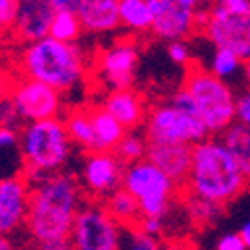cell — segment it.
<instances>
[{
  "label": "cell",
  "instance_id": "6da1fadb",
  "mask_svg": "<svg viewBox=\"0 0 250 250\" xmlns=\"http://www.w3.org/2000/svg\"><path fill=\"white\" fill-rule=\"evenodd\" d=\"M26 230L36 244L68 238L82 208V188L72 174L58 172L30 184Z\"/></svg>",
  "mask_w": 250,
  "mask_h": 250
},
{
  "label": "cell",
  "instance_id": "7a4b0ae2",
  "mask_svg": "<svg viewBox=\"0 0 250 250\" xmlns=\"http://www.w3.org/2000/svg\"><path fill=\"white\" fill-rule=\"evenodd\" d=\"M18 70L22 78L38 80L62 94L84 82L88 60L78 44H64L46 36L22 48Z\"/></svg>",
  "mask_w": 250,
  "mask_h": 250
},
{
  "label": "cell",
  "instance_id": "3957f363",
  "mask_svg": "<svg viewBox=\"0 0 250 250\" xmlns=\"http://www.w3.org/2000/svg\"><path fill=\"white\" fill-rule=\"evenodd\" d=\"M246 184L248 180L240 166L220 140H204L192 146L190 172L186 178V188L192 196L224 206L234 200Z\"/></svg>",
  "mask_w": 250,
  "mask_h": 250
},
{
  "label": "cell",
  "instance_id": "277c9868",
  "mask_svg": "<svg viewBox=\"0 0 250 250\" xmlns=\"http://www.w3.org/2000/svg\"><path fill=\"white\" fill-rule=\"evenodd\" d=\"M18 154L22 162V176L30 184L58 174L72 156V142L62 118L24 124L20 128Z\"/></svg>",
  "mask_w": 250,
  "mask_h": 250
},
{
  "label": "cell",
  "instance_id": "5b68a950",
  "mask_svg": "<svg viewBox=\"0 0 250 250\" xmlns=\"http://www.w3.org/2000/svg\"><path fill=\"white\" fill-rule=\"evenodd\" d=\"M144 136L148 144H184L196 146L204 142L208 130L202 124L188 92L180 88L170 100L158 102L144 118Z\"/></svg>",
  "mask_w": 250,
  "mask_h": 250
},
{
  "label": "cell",
  "instance_id": "8992f818",
  "mask_svg": "<svg viewBox=\"0 0 250 250\" xmlns=\"http://www.w3.org/2000/svg\"><path fill=\"white\" fill-rule=\"evenodd\" d=\"M198 110L208 134L224 132L236 120V96L224 80L212 76L204 68H188L184 86Z\"/></svg>",
  "mask_w": 250,
  "mask_h": 250
},
{
  "label": "cell",
  "instance_id": "52a82bcc",
  "mask_svg": "<svg viewBox=\"0 0 250 250\" xmlns=\"http://www.w3.org/2000/svg\"><path fill=\"white\" fill-rule=\"evenodd\" d=\"M122 188L132 194V198L138 202L142 218L164 220L172 206V198L178 186L160 168L144 158L124 166Z\"/></svg>",
  "mask_w": 250,
  "mask_h": 250
},
{
  "label": "cell",
  "instance_id": "ba28073f",
  "mask_svg": "<svg viewBox=\"0 0 250 250\" xmlns=\"http://www.w3.org/2000/svg\"><path fill=\"white\" fill-rule=\"evenodd\" d=\"M124 228L108 214L104 204L88 202L78 210L72 230V250H120Z\"/></svg>",
  "mask_w": 250,
  "mask_h": 250
},
{
  "label": "cell",
  "instance_id": "9c48e42d",
  "mask_svg": "<svg viewBox=\"0 0 250 250\" xmlns=\"http://www.w3.org/2000/svg\"><path fill=\"white\" fill-rule=\"evenodd\" d=\"M204 32L214 48L230 50L242 62H250V10L232 14L216 2L212 8H208Z\"/></svg>",
  "mask_w": 250,
  "mask_h": 250
},
{
  "label": "cell",
  "instance_id": "30bf717a",
  "mask_svg": "<svg viewBox=\"0 0 250 250\" xmlns=\"http://www.w3.org/2000/svg\"><path fill=\"white\" fill-rule=\"evenodd\" d=\"M140 60L138 44L132 38H122L104 46L96 54V76L108 92L128 90L134 84V74Z\"/></svg>",
  "mask_w": 250,
  "mask_h": 250
},
{
  "label": "cell",
  "instance_id": "8fae6325",
  "mask_svg": "<svg viewBox=\"0 0 250 250\" xmlns=\"http://www.w3.org/2000/svg\"><path fill=\"white\" fill-rule=\"evenodd\" d=\"M10 102L14 104L20 122H40L60 118L62 110V96L48 84H42L38 80L22 78L20 76L10 92Z\"/></svg>",
  "mask_w": 250,
  "mask_h": 250
},
{
  "label": "cell",
  "instance_id": "7c38bea8",
  "mask_svg": "<svg viewBox=\"0 0 250 250\" xmlns=\"http://www.w3.org/2000/svg\"><path fill=\"white\" fill-rule=\"evenodd\" d=\"M154 22L150 32L166 42H178L196 28L200 4L194 0H148Z\"/></svg>",
  "mask_w": 250,
  "mask_h": 250
},
{
  "label": "cell",
  "instance_id": "4fadbf2b",
  "mask_svg": "<svg viewBox=\"0 0 250 250\" xmlns=\"http://www.w3.org/2000/svg\"><path fill=\"white\" fill-rule=\"evenodd\" d=\"M124 164L114 152H86L80 166L82 190L92 198L106 200L112 192L122 188Z\"/></svg>",
  "mask_w": 250,
  "mask_h": 250
},
{
  "label": "cell",
  "instance_id": "5bb4252c",
  "mask_svg": "<svg viewBox=\"0 0 250 250\" xmlns=\"http://www.w3.org/2000/svg\"><path fill=\"white\" fill-rule=\"evenodd\" d=\"M30 182L22 174L0 180V234L10 236L26 226L30 206Z\"/></svg>",
  "mask_w": 250,
  "mask_h": 250
},
{
  "label": "cell",
  "instance_id": "9a60e30c",
  "mask_svg": "<svg viewBox=\"0 0 250 250\" xmlns=\"http://www.w3.org/2000/svg\"><path fill=\"white\" fill-rule=\"evenodd\" d=\"M52 16L50 0H20L10 32L24 44L38 42L48 36Z\"/></svg>",
  "mask_w": 250,
  "mask_h": 250
},
{
  "label": "cell",
  "instance_id": "2e32d148",
  "mask_svg": "<svg viewBox=\"0 0 250 250\" xmlns=\"http://www.w3.org/2000/svg\"><path fill=\"white\" fill-rule=\"evenodd\" d=\"M146 160L160 168L176 186L186 184L192 162V146L184 144H148Z\"/></svg>",
  "mask_w": 250,
  "mask_h": 250
},
{
  "label": "cell",
  "instance_id": "e0dca14e",
  "mask_svg": "<svg viewBox=\"0 0 250 250\" xmlns=\"http://www.w3.org/2000/svg\"><path fill=\"white\" fill-rule=\"evenodd\" d=\"M100 106L106 110L126 132L136 130L144 122L146 112H148L146 106H144V98L132 88L108 92L104 96Z\"/></svg>",
  "mask_w": 250,
  "mask_h": 250
},
{
  "label": "cell",
  "instance_id": "ac0fdd59",
  "mask_svg": "<svg viewBox=\"0 0 250 250\" xmlns=\"http://www.w3.org/2000/svg\"><path fill=\"white\" fill-rule=\"evenodd\" d=\"M76 16L90 34H110L120 26L118 0H78Z\"/></svg>",
  "mask_w": 250,
  "mask_h": 250
},
{
  "label": "cell",
  "instance_id": "d6986e66",
  "mask_svg": "<svg viewBox=\"0 0 250 250\" xmlns=\"http://www.w3.org/2000/svg\"><path fill=\"white\" fill-rule=\"evenodd\" d=\"M92 128H94V140H96V152H114L120 144L122 136L126 134L120 124L104 110L100 104L98 106L88 108Z\"/></svg>",
  "mask_w": 250,
  "mask_h": 250
},
{
  "label": "cell",
  "instance_id": "ffe728a7",
  "mask_svg": "<svg viewBox=\"0 0 250 250\" xmlns=\"http://www.w3.org/2000/svg\"><path fill=\"white\" fill-rule=\"evenodd\" d=\"M66 134L72 142V146L84 148L86 152H96V140H94V128L88 108H72L62 118Z\"/></svg>",
  "mask_w": 250,
  "mask_h": 250
},
{
  "label": "cell",
  "instance_id": "44dd1931",
  "mask_svg": "<svg viewBox=\"0 0 250 250\" xmlns=\"http://www.w3.org/2000/svg\"><path fill=\"white\" fill-rule=\"evenodd\" d=\"M120 26L128 32H148L154 22V14L148 0H118Z\"/></svg>",
  "mask_w": 250,
  "mask_h": 250
},
{
  "label": "cell",
  "instance_id": "7402d4cb",
  "mask_svg": "<svg viewBox=\"0 0 250 250\" xmlns=\"http://www.w3.org/2000/svg\"><path fill=\"white\" fill-rule=\"evenodd\" d=\"M220 142L224 144L226 150L232 154V158L240 166L244 178L250 180V130L244 128L242 124L234 122L232 126H228L222 132Z\"/></svg>",
  "mask_w": 250,
  "mask_h": 250
},
{
  "label": "cell",
  "instance_id": "603a6c76",
  "mask_svg": "<svg viewBox=\"0 0 250 250\" xmlns=\"http://www.w3.org/2000/svg\"><path fill=\"white\" fill-rule=\"evenodd\" d=\"M104 208L108 210V214L126 230V228H134L140 222V208L138 202L132 198V194H128L124 188H118L116 192H112L106 202H104Z\"/></svg>",
  "mask_w": 250,
  "mask_h": 250
},
{
  "label": "cell",
  "instance_id": "cb8c5ba5",
  "mask_svg": "<svg viewBox=\"0 0 250 250\" xmlns=\"http://www.w3.org/2000/svg\"><path fill=\"white\" fill-rule=\"evenodd\" d=\"M80 34H82V26H80V20L74 10L54 12L50 30H48V38L64 42V44H76Z\"/></svg>",
  "mask_w": 250,
  "mask_h": 250
},
{
  "label": "cell",
  "instance_id": "d4e9b609",
  "mask_svg": "<svg viewBox=\"0 0 250 250\" xmlns=\"http://www.w3.org/2000/svg\"><path fill=\"white\" fill-rule=\"evenodd\" d=\"M146 150H148V140L144 134L132 130V132H126L122 136L120 144L116 146L114 154L120 158V162L124 166L128 164H134L138 160H144L146 158Z\"/></svg>",
  "mask_w": 250,
  "mask_h": 250
},
{
  "label": "cell",
  "instance_id": "484cf974",
  "mask_svg": "<svg viewBox=\"0 0 250 250\" xmlns=\"http://www.w3.org/2000/svg\"><path fill=\"white\" fill-rule=\"evenodd\" d=\"M186 210H188V216L194 224L206 226V224H212L222 214V206L190 194L188 200H186Z\"/></svg>",
  "mask_w": 250,
  "mask_h": 250
},
{
  "label": "cell",
  "instance_id": "4316f807",
  "mask_svg": "<svg viewBox=\"0 0 250 250\" xmlns=\"http://www.w3.org/2000/svg\"><path fill=\"white\" fill-rule=\"evenodd\" d=\"M242 66V60L232 54L230 50H222V48H216L212 58H210V72L212 76L220 78V80H228V78H232Z\"/></svg>",
  "mask_w": 250,
  "mask_h": 250
},
{
  "label": "cell",
  "instance_id": "83f0119b",
  "mask_svg": "<svg viewBox=\"0 0 250 250\" xmlns=\"http://www.w3.org/2000/svg\"><path fill=\"white\" fill-rule=\"evenodd\" d=\"M120 250H162L158 238L144 234L138 226L126 228L122 236V246Z\"/></svg>",
  "mask_w": 250,
  "mask_h": 250
},
{
  "label": "cell",
  "instance_id": "f1b7e54d",
  "mask_svg": "<svg viewBox=\"0 0 250 250\" xmlns=\"http://www.w3.org/2000/svg\"><path fill=\"white\" fill-rule=\"evenodd\" d=\"M18 142H20V130L0 126V152L4 154L18 152Z\"/></svg>",
  "mask_w": 250,
  "mask_h": 250
},
{
  "label": "cell",
  "instance_id": "f546056e",
  "mask_svg": "<svg viewBox=\"0 0 250 250\" xmlns=\"http://www.w3.org/2000/svg\"><path fill=\"white\" fill-rule=\"evenodd\" d=\"M16 6H18L16 0H0V36L12 28Z\"/></svg>",
  "mask_w": 250,
  "mask_h": 250
},
{
  "label": "cell",
  "instance_id": "4dcf8cb0",
  "mask_svg": "<svg viewBox=\"0 0 250 250\" xmlns=\"http://www.w3.org/2000/svg\"><path fill=\"white\" fill-rule=\"evenodd\" d=\"M166 52H168V58L174 62V64L186 66V64L190 62V48H188V44H186L184 40H178V42H170L168 48H166Z\"/></svg>",
  "mask_w": 250,
  "mask_h": 250
},
{
  "label": "cell",
  "instance_id": "1f68e13d",
  "mask_svg": "<svg viewBox=\"0 0 250 250\" xmlns=\"http://www.w3.org/2000/svg\"><path fill=\"white\" fill-rule=\"evenodd\" d=\"M18 124H20V118L16 114V108H14V104L10 102V98L4 100V102H0V126L18 130Z\"/></svg>",
  "mask_w": 250,
  "mask_h": 250
},
{
  "label": "cell",
  "instance_id": "d6a6232c",
  "mask_svg": "<svg viewBox=\"0 0 250 250\" xmlns=\"http://www.w3.org/2000/svg\"><path fill=\"white\" fill-rule=\"evenodd\" d=\"M236 120L250 130V90L236 98Z\"/></svg>",
  "mask_w": 250,
  "mask_h": 250
},
{
  "label": "cell",
  "instance_id": "836d02e7",
  "mask_svg": "<svg viewBox=\"0 0 250 250\" xmlns=\"http://www.w3.org/2000/svg\"><path fill=\"white\" fill-rule=\"evenodd\" d=\"M14 74L8 70V66L4 62H0V102H4L10 98V92H12V86H14Z\"/></svg>",
  "mask_w": 250,
  "mask_h": 250
},
{
  "label": "cell",
  "instance_id": "e575fe53",
  "mask_svg": "<svg viewBox=\"0 0 250 250\" xmlns=\"http://www.w3.org/2000/svg\"><path fill=\"white\" fill-rule=\"evenodd\" d=\"M216 250H248V248L244 246V242L238 236V232H228V234L218 238Z\"/></svg>",
  "mask_w": 250,
  "mask_h": 250
},
{
  "label": "cell",
  "instance_id": "d590c367",
  "mask_svg": "<svg viewBox=\"0 0 250 250\" xmlns=\"http://www.w3.org/2000/svg\"><path fill=\"white\" fill-rule=\"evenodd\" d=\"M138 228H140L144 234L156 238V236L164 230V220H160V218H140Z\"/></svg>",
  "mask_w": 250,
  "mask_h": 250
},
{
  "label": "cell",
  "instance_id": "8d00e7d4",
  "mask_svg": "<svg viewBox=\"0 0 250 250\" xmlns=\"http://www.w3.org/2000/svg\"><path fill=\"white\" fill-rule=\"evenodd\" d=\"M220 6L226 12H232V14H242L250 10V0H220Z\"/></svg>",
  "mask_w": 250,
  "mask_h": 250
},
{
  "label": "cell",
  "instance_id": "74e56055",
  "mask_svg": "<svg viewBox=\"0 0 250 250\" xmlns=\"http://www.w3.org/2000/svg\"><path fill=\"white\" fill-rule=\"evenodd\" d=\"M36 250H72V244L68 238H62V240H50V242L36 244Z\"/></svg>",
  "mask_w": 250,
  "mask_h": 250
},
{
  "label": "cell",
  "instance_id": "f35d334b",
  "mask_svg": "<svg viewBox=\"0 0 250 250\" xmlns=\"http://www.w3.org/2000/svg\"><path fill=\"white\" fill-rule=\"evenodd\" d=\"M12 156H14V154H4V152H0V180L6 178V176H12V174L8 172V170L14 168Z\"/></svg>",
  "mask_w": 250,
  "mask_h": 250
},
{
  "label": "cell",
  "instance_id": "ab89813d",
  "mask_svg": "<svg viewBox=\"0 0 250 250\" xmlns=\"http://www.w3.org/2000/svg\"><path fill=\"white\" fill-rule=\"evenodd\" d=\"M238 236L242 238L244 246L250 250V222H244V224H242V228L238 230Z\"/></svg>",
  "mask_w": 250,
  "mask_h": 250
},
{
  "label": "cell",
  "instance_id": "60d3db41",
  "mask_svg": "<svg viewBox=\"0 0 250 250\" xmlns=\"http://www.w3.org/2000/svg\"><path fill=\"white\" fill-rule=\"evenodd\" d=\"M0 250H14L10 238H6V236H2V234H0Z\"/></svg>",
  "mask_w": 250,
  "mask_h": 250
},
{
  "label": "cell",
  "instance_id": "b9f144b4",
  "mask_svg": "<svg viewBox=\"0 0 250 250\" xmlns=\"http://www.w3.org/2000/svg\"><path fill=\"white\" fill-rule=\"evenodd\" d=\"M162 250H188V248L182 246V244H178V242H172V244H166V246H162Z\"/></svg>",
  "mask_w": 250,
  "mask_h": 250
},
{
  "label": "cell",
  "instance_id": "7bdbcfd3",
  "mask_svg": "<svg viewBox=\"0 0 250 250\" xmlns=\"http://www.w3.org/2000/svg\"><path fill=\"white\" fill-rule=\"evenodd\" d=\"M244 80H246V84L250 88V62H244Z\"/></svg>",
  "mask_w": 250,
  "mask_h": 250
}]
</instances>
